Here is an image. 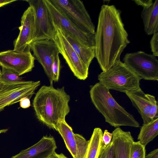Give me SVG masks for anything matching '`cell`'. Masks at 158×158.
<instances>
[{
  "mask_svg": "<svg viewBox=\"0 0 158 158\" xmlns=\"http://www.w3.org/2000/svg\"><path fill=\"white\" fill-rule=\"evenodd\" d=\"M50 1L82 31L94 34L95 26L82 1L80 0Z\"/></svg>",
  "mask_w": 158,
  "mask_h": 158,
  "instance_id": "cell-5",
  "label": "cell"
},
{
  "mask_svg": "<svg viewBox=\"0 0 158 158\" xmlns=\"http://www.w3.org/2000/svg\"><path fill=\"white\" fill-rule=\"evenodd\" d=\"M40 84V81L10 83L0 81V112L6 106L20 102L22 98L30 99Z\"/></svg>",
  "mask_w": 158,
  "mask_h": 158,
  "instance_id": "cell-7",
  "label": "cell"
},
{
  "mask_svg": "<svg viewBox=\"0 0 158 158\" xmlns=\"http://www.w3.org/2000/svg\"><path fill=\"white\" fill-rule=\"evenodd\" d=\"M114 148L113 143L111 142L107 146L106 158H114Z\"/></svg>",
  "mask_w": 158,
  "mask_h": 158,
  "instance_id": "cell-30",
  "label": "cell"
},
{
  "mask_svg": "<svg viewBox=\"0 0 158 158\" xmlns=\"http://www.w3.org/2000/svg\"><path fill=\"white\" fill-rule=\"evenodd\" d=\"M0 74V81L6 83L23 81L22 77L14 71L3 67Z\"/></svg>",
  "mask_w": 158,
  "mask_h": 158,
  "instance_id": "cell-22",
  "label": "cell"
},
{
  "mask_svg": "<svg viewBox=\"0 0 158 158\" xmlns=\"http://www.w3.org/2000/svg\"><path fill=\"white\" fill-rule=\"evenodd\" d=\"M8 129L0 130V134L2 133H6V132H7L8 131Z\"/></svg>",
  "mask_w": 158,
  "mask_h": 158,
  "instance_id": "cell-36",
  "label": "cell"
},
{
  "mask_svg": "<svg viewBox=\"0 0 158 158\" xmlns=\"http://www.w3.org/2000/svg\"><path fill=\"white\" fill-rule=\"evenodd\" d=\"M47 158H68L62 153L58 154L55 152Z\"/></svg>",
  "mask_w": 158,
  "mask_h": 158,
  "instance_id": "cell-34",
  "label": "cell"
},
{
  "mask_svg": "<svg viewBox=\"0 0 158 158\" xmlns=\"http://www.w3.org/2000/svg\"><path fill=\"white\" fill-rule=\"evenodd\" d=\"M57 131L63 139L67 148L73 158L77 157V142L75 133L65 120L60 121L57 126Z\"/></svg>",
  "mask_w": 158,
  "mask_h": 158,
  "instance_id": "cell-19",
  "label": "cell"
},
{
  "mask_svg": "<svg viewBox=\"0 0 158 158\" xmlns=\"http://www.w3.org/2000/svg\"><path fill=\"white\" fill-rule=\"evenodd\" d=\"M123 60L141 79L158 81V60L153 55L141 51L127 53Z\"/></svg>",
  "mask_w": 158,
  "mask_h": 158,
  "instance_id": "cell-6",
  "label": "cell"
},
{
  "mask_svg": "<svg viewBox=\"0 0 158 158\" xmlns=\"http://www.w3.org/2000/svg\"><path fill=\"white\" fill-rule=\"evenodd\" d=\"M148 99L151 105V109L149 114V117L151 120L158 117V102L156 100L154 96L148 94H146Z\"/></svg>",
  "mask_w": 158,
  "mask_h": 158,
  "instance_id": "cell-26",
  "label": "cell"
},
{
  "mask_svg": "<svg viewBox=\"0 0 158 158\" xmlns=\"http://www.w3.org/2000/svg\"><path fill=\"white\" fill-rule=\"evenodd\" d=\"M133 1L138 5L142 6L143 8L149 7L153 3L152 0H135Z\"/></svg>",
  "mask_w": 158,
  "mask_h": 158,
  "instance_id": "cell-29",
  "label": "cell"
},
{
  "mask_svg": "<svg viewBox=\"0 0 158 158\" xmlns=\"http://www.w3.org/2000/svg\"><path fill=\"white\" fill-rule=\"evenodd\" d=\"M35 19L34 10L29 6L22 16L21 25L19 27V33L13 43L14 50L18 52L30 50L34 32Z\"/></svg>",
  "mask_w": 158,
  "mask_h": 158,
  "instance_id": "cell-13",
  "label": "cell"
},
{
  "mask_svg": "<svg viewBox=\"0 0 158 158\" xmlns=\"http://www.w3.org/2000/svg\"><path fill=\"white\" fill-rule=\"evenodd\" d=\"M125 94L131 101L133 106L137 109L141 115L143 123L150 122L151 121L149 117L151 103L146 94L141 88L127 92Z\"/></svg>",
  "mask_w": 158,
  "mask_h": 158,
  "instance_id": "cell-16",
  "label": "cell"
},
{
  "mask_svg": "<svg viewBox=\"0 0 158 158\" xmlns=\"http://www.w3.org/2000/svg\"><path fill=\"white\" fill-rule=\"evenodd\" d=\"M63 33L81 60L89 68L95 57V48L84 44L70 35Z\"/></svg>",
  "mask_w": 158,
  "mask_h": 158,
  "instance_id": "cell-18",
  "label": "cell"
},
{
  "mask_svg": "<svg viewBox=\"0 0 158 158\" xmlns=\"http://www.w3.org/2000/svg\"><path fill=\"white\" fill-rule=\"evenodd\" d=\"M112 133L114 158H130L131 146L134 141L130 132L124 131L117 127Z\"/></svg>",
  "mask_w": 158,
  "mask_h": 158,
  "instance_id": "cell-15",
  "label": "cell"
},
{
  "mask_svg": "<svg viewBox=\"0 0 158 158\" xmlns=\"http://www.w3.org/2000/svg\"><path fill=\"white\" fill-rule=\"evenodd\" d=\"M145 147L142 145L138 141H133L131 144L130 158H145Z\"/></svg>",
  "mask_w": 158,
  "mask_h": 158,
  "instance_id": "cell-24",
  "label": "cell"
},
{
  "mask_svg": "<svg viewBox=\"0 0 158 158\" xmlns=\"http://www.w3.org/2000/svg\"><path fill=\"white\" fill-rule=\"evenodd\" d=\"M1 72V70H0V74Z\"/></svg>",
  "mask_w": 158,
  "mask_h": 158,
  "instance_id": "cell-37",
  "label": "cell"
},
{
  "mask_svg": "<svg viewBox=\"0 0 158 158\" xmlns=\"http://www.w3.org/2000/svg\"><path fill=\"white\" fill-rule=\"evenodd\" d=\"M34 10L35 19L34 32L32 43L36 41L52 39L56 30L52 22L44 0H26Z\"/></svg>",
  "mask_w": 158,
  "mask_h": 158,
  "instance_id": "cell-10",
  "label": "cell"
},
{
  "mask_svg": "<svg viewBox=\"0 0 158 158\" xmlns=\"http://www.w3.org/2000/svg\"><path fill=\"white\" fill-rule=\"evenodd\" d=\"M74 75L78 79L84 80L88 77V68L74 51L65 36L58 28L52 39Z\"/></svg>",
  "mask_w": 158,
  "mask_h": 158,
  "instance_id": "cell-9",
  "label": "cell"
},
{
  "mask_svg": "<svg viewBox=\"0 0 158 158\" xmlns=\"http://www.w3.org/2000/svg\"><path fill=\"white\" fill-rule=\"evenodd\" d=\"M141 17L147 35H150L158 32V0L155 1L149 7L143 8Z\"/></svg>",
  "mask_w": 158,
  "mask_h": 158,
  "instance_id": "cell-17",
  "label": "cell"
},
{
  "mask_svg": "<svg viewBox=\"0 0 158 158\" xmlns=\"http://www.w3.org/2000/svg\"><path fill=\"white\" fill-rule=\"evenodd\" d=\"M150 47L153 55L158 56V32L153 34L150 42Z\"/></svg>",
  "mask_w": 158,
  "mask_h": 158,
  "instance_id": "cell-27",
  "label": "cell"
},
{
  "mask_svg": "<svg viewBox=\"0 0 158 158\" xmlns=\"http://www.w3.org/2000/svg\"><path fill=\"white\" fill-rule=\"evenodd\" d=\"M60 69V62L59 54H58L55 57L51 66L53 81L57 82L58 81Z\"/></svg>",
  "mask_w": 158,
  "mask_h": 158,
  "instance_id": "cell-25",
  "label": "cell"
},
{
  "mask_svg": "<svg viewBox=\"0 0 158 158\" xmlns=\"http://www.w3.org/2000/svg\"><path fill=\"white\" fill-rule=\"evenodd\" d=\"M158 135V117L148 123L143 124L137 139L141 144L146 147Z\"/></svg>",
  "mask_w": 158,
  "mask_h": 158,
  "instance_id": "cell-20",
  "label": "cell"
},
{
  "mask_svg": "<svg viewBox=\"0 0 158 158\" xmlns=\"http://www.w3.org/2000/svg\"><path fill=\"white\" fill-rule=\"evenodd\" d=\"M19 102L20 107L23 108H28L31 105L30 99L27 97L22 98Z\"/></svg>",
  "mask_w": 158,
  "mask_h": 158,
  "instance_id": "cell-31",
  "label": "cell"
},
{
  "mask_svg": "<svg viewBox=\"0 0 158 158\" xmlns=\"http://www.w3.org/2000/svg\"><path fill=\"white\" fill-rule=\"evenodd\" d=\"M70 97L64 87L54 88L52 85L42 86L33 101L37 118L48 127L57 131L60 121L65 120L70 112Z\"/></svg>",
  "mask_w": 158,
  "mask_h": 158,
  "instance_id": "cell-2",
  "label": "cell"
},
{
  "mask_svg": "<svg viewBox=\"0 0 158 158\" xmlns=\"http://www.w3.org/2000/svg\"><path fill=\"white\" fill-rule=\"evenodd\" d=\"M30 47L35 58L42 66L50 85H52L51 66L55 57L59 54L55 43L53 39L41 40L33 42Z\"/></svg>",
  "mask_w": 158,
  "mask_h": 158,
  "instance_id": "cell-12",
  "label": "cell"
},
{
  "mask_svg": "<svg viewBox=\"0 0 158 158\" xmlns=\"http://www.w3.org/2000/svg\"><path fill=\"white\" fill-rule=\"evenodd\" d=\"M35 58L30 50L18 52L8 50L0 52V65L20 76L30 72L34 67Z\"/></svg>",
  "mask_w": 158,
  "mask_h": 158,
  "instance_id": "cell-11",
  "label": "cell"
},
{
  "mask_svg": "<svg viewBox=\"0 0 158 158\" xmlns=\"http://www.w3.org/2000/svg\"><path fill=\"white\" fill-rule=\"evenodd\" d=\"M16 1V0H0V7Z\"/></svg>",
  "mask_w": 158,
  "mask_h": 158,
  "instance_id": "cell-35",
  "label": "cell"
},
{
  "mask_svg": "<svg viewBox=\"0 0 158 158\" xmlns=\"http://www.w3.org/2000/svg\"><path fill=\"white\" fill-rule=\"evenodd\" d=\"M75 136L77 142L76 158H85L89 141L80 134L75 133Z\"/></svg>",
  "mask_w": 158,
  "mask_h": 158,
  "instance_id": "cell-23",
  "label": "cell"
},
{
  "mask_svg": "<svg viewBox=\"0 0 158 158\" xmlns=\"http://www.w3.org/2000/svg\"><path fill=\"white\" fill-rule=\"evenodd\" d=\"M145 158H158V149H156L145 156Z\"/></svg>",
  "mask_w": 158,
  "mask_h": 158,
  "instance_id": "cell-32",
  "label": "cell"
},
{
  "mask_svg": "<svg viewBox=\"0 0 158 158\" xmlns=\"http://www.w3.org/2000/svg\"><path fill=\"white\" fill-rule=\"evenodd\" d=\"M100 82L108 89L126 93L139 88L141 78L120 60L98 76Z\"/></svg>",
  "mask_w": 158,
  "mask_h": 158,
  "instance_id": "cell-4",
  "label": "cell"
},
{
  "mask_svg": "<svg viewBox=\"0 0 158 158\" xmlns=\"http://www.w3.org/2000/svg\"><path fill=\"white\" fill-rule=\"evenodd\" d=\"M112 134L107 130H105L103 133L102 137V142L105 146L108 145L112 141Z\"/></svg>",
  "mask_w": 158,
  "mask_h": 158,
  "instance_id": "cell-28",
  "label": "cell"
},
{
  "mask_svg": "<svg viewBox=\"0 0 158 158\" xmlns=\"http://www.w3.org/2000/svg\"><path fill=\"white\" fill-rule=\"evenodd\" d=\"M44 1L56 31L58 28L63 33L71 35L84 44L94 47V34L82 31L67 18L50 0Z\"/></svg>",
  "mask_w": 158,
  "mask_h": 158,
  "instance_id": "cell-8",
  "label": "cell"
},
{
  "mask_svg": "<svg viewBox=\"0 0 158 158\" xmlns=\"http://www.w3.org/2000/svg\"><path fill=\"white\" fill-rule=\"evenodd\" d=\"M57 148L53 136H45L34 145L11 158H47L55 152Z\"/></svg>",
  "mask_w": 158,
  "mask_h": 158,
  "instance_id": "cell-14",
  "label": "cell"
},
{
  "mask_svg": "<svg viewBox=\"0 0 158 158\" xmlns=\"http://www.w3.org/2000/svg\"><path fill=\"white\" fill-rule=\"evenodd\" d=\"M107 146L104 145L98 158H106L107 150Z\"/></svg>",
  "mask_w": 158,
  "mask_h": 158,
  "instance_id": "cell-33",
  "label": "cell"
},
{
  "mask_svg": "<svg viewBox=\"0 0 158 158\" xmlns=\"http://www.w3.org/2000/svg\"><path fill=\"white\" fill-rule=\"evenodd\" d=\"M121 11L114 5H103L94 33L95 57L102 72L120 60L122 52L130 43L121 19Z\"/></svg>",
  "mask_w": 158,
  "mask_h": 158,
  "instance_id": "cell-1",
  "label": "cell"
},
{
  "mask_svg": "<svg viewBox=\"0 0 158 158\" xmlns=\"http://www.w3.org/2000/svg\"><path fill=\"white\" fill-rule=\"evenodd\" d=\"M89 94L96 108L104 117L106 122L114 127L128 126H140L133 116L127 111L115 100L109 90L100 82L90 87Z\"/></svg>",
  "mask_w": 158,
  "mask_h": 158,
  "instance_id": "cell-3",
  "label": "cell"
},
{
  "mask_svg": "<svg viewBox=\"0 0 158 158\" xmlns=\"http://www.w3.org/2000/svg\"><path fill=\"white\" fill-rule=\"evenodd\" d=\"M102 130L95 128L89 140L88 146L85 158H98L104 145L102 142Z\"/></svg>",
  "mask_w": 158,
  "mask_h": 158,
  "instance_id": "cell-21",
  "label": "cell"
}]
</instances>
